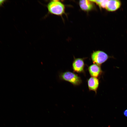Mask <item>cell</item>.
<instances>
[{"mask_svg":"<svg viewBox=\"0 0 127 127\" xmlns=\"http://www.w3.org/2000/svg\"><path fill=\"white\" fill-rule=\"evenodd\" d=\"M46 7L49 14L61 16L65 13V6L60 0H50L47 4Z\"/></svg>","mask_w":127,"mask_h":127,"instance_id":"1","label":"cell"},{"mask_svg":"<svg viewBox=\"0 0 127 127\" xmlns=\"http://www.w3.org/2000/svg\"><path fill=\"white\" fill-rule=\"evenodd\" d=\"M59 77L60 80L68 82L74 85H78L82 83V80L79 77L70 71L61 72L59 74Z\"/></svg>","mask_w":127,"mask_h":127,"instance_id":"2","label":"cell"},{"mask_svg":"<svg viewBox=\"0 0 127 127\" xmlns=\"http://www.w3.org/2000/svg\"><path fill=\"white\" fill-rule=\"evenodd\" d=\"M108 56L104 52L101 51L94 52L91 54V58L94 64L100 66L108 59Z\"/></svg>","mask_w":127,"mask_h":127,"instance_id":"3","label":"cell"},{"mask_svg":"<svg viewBox=\"0 0 127 127\" xmlns=\"http://www.w3.org/2000/svg\"><path fill=\"white\" fill-rule=\"evenodd\" d=\"M84 63L83 59L75 58L72 64L73 69L75 72L81 73L84 71Z\"/></svg>","mask_w":127,"mask_h":127,"instance_id":"4","label":"cell"},{"mask_svg":"<svg viewBox=\"0 0 127 127\" xmlns=\"http://www.w3.org/2000/svg\"><path fill=\"white\" fill-rule=\"evenodd\" d=\"M121 5V2L119 0H108L105 9L108 11H115L119 9Z\"/></svg>","mask_w":127,"mask_h":127,"instance_id":"5","label":"cell"},{"mask_svg":"<svg viewBox=\"0 0 127 127\" xmlns=\"http://www.w3.org/2000/svg\"><path fill=\"white\" fill-rule=\"evenodd\" d=\"M93 3L91 0H82L79 1V4L82 10L85 11H89L93 9Z\"/></svg>","mask_w":127,"mask_h":127,"instance_id":"6","label":"cell"},{"mask_svg":"<svg viewBox=\"0 0 127 127\" xmlns=\"http://www.w3.org/2000/svg\"><path fill=\"white\" fill-rule=\"evenodd\" d=\"M88 85L89 91H93L96 94L99 85V81L97 78L91 77L87 81Z\"/></svg>","mask_w":127,"mask_h":127,"instance_id":"7","label":"cell"},{"mask_svg":"<svg viewBox=\"0 0 127 127\" xmlns=\"http://www.w3.org/2000/svg\"><path fill=\"white\" fill-rule=\"evenodd\" d=\"M88 69L91 75L96 78L99 76L102 71L100 66L95 64L90 66Z\"/></svg>","mask_w":127,"mask_h":127,"instance_id":"8","label":"cell"},{"mask_svg":"<svg viewBox=\"0 0 127 127\" xmlns=\"http://www.w3.org/2000/svg\"><path fill=\"white\" fill-rule=\"evenodd\" d=\"M99 5L101 8H106L108 0H91Z\"/></svg>","mask_w":127,"mask_h":127,"instance_id":"9","label":"cell"},{"mask_svg":"<svg viewBox=\"0 0 127 127\" xmlns=\"http://www.w3.org/2000/svg\"><path fill=\"white\" fill-rule=\"evenodd\" d=\"M5 1V0H0V7L2 5Z\"/></svg>","mask_w":127,"mask_h":127,"instance_id":"10","label":"cell"},{"mask_svg":"<svg viewBox=\"0 0 127 127\" xmlns=\"http://www.w3.org/2000/svg\"><path fill=\"white\" fill-rule=\"evenodd\" d=\"M123 113L125 116L127 117V109L126 110L124 111Z\"/></svg>","mask_w":127,"mask_h":127,"instance_id":"11","label":"cell"}]
</instances>
